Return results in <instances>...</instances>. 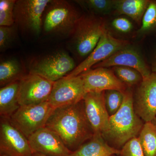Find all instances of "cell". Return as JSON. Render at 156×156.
<instances>
[{"mask_svg": "<svg viewBox=\"0 0 156 156\" xmlns=\"http://www.w3.org/2000/svg\"><path fill=\"white\" fill-rule=\"evenodd\" d=\"M45 127L58 134L72 152L95 134L86 115L83 99L77 103L54 108Z\"/></svg>", "mask_w": 156, "mask_h": 156, "instance_id": "obj_1", "label": "cell"}, {"mask_svg": "<svg viewBox=\"0 0 156 156\" xmlns=\"http://www.w3.org/2000/svg\"><path fill=\"white\" fill-rule=\"evenodd\" d=\"M133 101V89L128 88L119 110L110 117L108 131L102 134L109 145L116 149L120 150L130 140L138 137L145 123L134 112Z\"/></svg>", "mask_w": 156, "mask_h": 156, "instance_id": "obj_2", "label": "cell"}, {"mask_svg": "<svg viewBox=\"0 0 156 156\" xmlns=\"http://www.w3.org/2000/svg\"><path fill=\"white\" fill-rule=\"evenodd\" d=\"M80 17L68 2L50 0L43 16L42 30L47 34L71 35Z\"/></svg>", "mask_w": 156, "mask_h": 156, "instance_id": "obj_3", "label": "cell"}, {"mask_svg": "<svg viewBox=\"0 0 156 156\" xmlns=\"http://www.w3.org/2000/svg\"><path fill=\"white\" fill-rule=\"evenodd\" d=\"M106 30L102 18L92 15L81 16L71 34L73 44L78 55L87 58Z\"/></svg>", "mask_w": 156, "mask_h": 156, "instance_id": "obj_4", "label": "cell"}, {"mask_svg": "<svg viewBox=\"0 0 156 156\" xmlns=\"http://www.w3.org/2000/svg\"><path fill=\"white\" fill-rule=\"evenodd\" d=\"M54 108L48 101L20 106L9 120L28 139L36 131L45 127Z\"/></svg>", "mask_w": 156, "mask_h": 156, "instance_id": "obj_5", "label": "cell"}, {"mask_svg": "<svg viewBox=\"0 0 156 156\" xmlns=\"http://www.w3.org/2000/svg\"><path fill=\"white\" fill-rule=\"evenodd\" d=\"M50 0H18L14 6L15 23L23 31L35 36L41 33L44 13Z\"/></svg>", "mask_w": 156, "mask_h": 156, "instance_id": "obj_6", "label": "cell"}, {"mask_svg": "<svg viewBox=\"0 0 156 156\" xmlns=\"http://www.w3.org/2000/svg\"><path fill=\"white\" fill-rule=\"evenodd\" d=\"M76 67L74 61L68 54L58 52L34 61L29 73L55 82L67 76Z\"/></svg>", "mask_w": 156, "mask_h": 156, "instance_id": "obj_7", "label": "cell"}, {"mask_svg": "<svg viewBox=\"0 0 156 156\" xmlns=\"http://www.w3.org/2000/svg\"><path fill=\"white\" fill-rule=\"evenodd\" d=\"M86 94L81 75L66 76L54 82L48 102L56 108L78 103L83 99Z\"/></svg>", "mask_w": 156, "mask_h": 156, "instance_id": "obj_8", "label": "cell"}, {"mask_svg": "<svg viewBox=\"0 0 156 156\" xmlns=\"http://www.w3.org/2000/svg\"><path fill=\"white\" fill-rule=\"evenodd\" d=\"M133 105L135 113L144 122L156 118V73H152L136 86Z\"/></svg>", "mask_w": 156, "mask_h": 156, "instance_id": "obj_9", "label": "cell"}, {"mask_svg": "<svg viewBox=\"0 0 156 156\" xmlns=\"http://www.w3.org/2000/svg\"><path fill=\"white\" fill-rule=\"evenodd\" d=\"M54 83L37 75L30 73L26 75L19 81L20 106L48 101Z\"/></svg>", "mask_w": 156, "mask_h": 156, "instance_id": "obj_10", "label": "cell"}, {"mask_svg": "<svg viewBox=\"0 0 156 156\" xmlns=\"http://www.w3.org/2000/svg\"><path fill=\"white\" fill-rule=\"evenodd\" d=\"M129 45L130 42L116 38L106 30L92 53L66 76H75L91 69L95 65Z\"/></svg>", "mask_w": 156, "mask_h": 156, "instance_id": "obj_11", "label": "cell"}, {"mask_svg": "<svg viewBox=\"0 0 156 156\" xmlns=\"http://www.w3.org/2000/svg\"><path fill=\"white\" fill-rule=\"evenodd\" d=\"M28 139L11 124L1 118L0 154L7 156H32Z\"/></svg>", "mask_w": 156, "mask_h": 156, "instance_id": "obj_12", "label": "cell"}, {"mask_svg": "<svg viewBox=\"0 0 156 156\" xmlns=\"http://www.w3.org/2000/svg\"><path fill=\"white\" fill-rule=\"evenodd\" d=\"M33 153L46 156H68L72 152L58 134L47 127H43L28 138Z\"/></svg>", "mask_w": 156, "mask_h": 156, "instance_id": "obj_13", "label": "cell"}, {"mask_svg": "<svg viewBox=\"0 0 156 156\" xmlns=\"http://www.w3.org/2000/svg\"><path fill=\"white\" fill-rule=\"evenodd\" d=\"M86 92H101L115 90L125 93L128 89L109 68L90 69L81 74Z\"/></svg>", "mask_w": 156, "mask_h": 156, "instance_id": "obj_14", "label": "cell"}, {"mask_svg": "<svg viewBox=\"0 0 156 156\" xmlns=\"http://www.w3.org/2000/svg\"><path fill=\"white\" fill-rule=\"evenodd\" d=\"M85 112L94 133L105 134L109 128L110 116L105 102V91L89 92L83 98Z\"/></svg>", "mask_w": 156, "mask_h": 156, "instance_id": "obj_15", "label": "cell"}, {"mask_svg": "<svg viewBox=\"0 0 156 156\" xmlns=\"http://www.w3.org/2000/svg\"><path fill=\"white\" fill-rule=\"evenodd\" d=\"M115 66H127L134 68L140 73L143 79L152 73L139 51L130 45L120 49L108 58L95 65L92 68L94 69Z\"/></svg>", "mask_w": 156, "mask_h": 156, "instance_id": "obj_16", "label": "cell"}, {"mask_svg": "<svg viewBox=\"0 0 156 156\" xmlns=\"http://www.w3.org/2000/svg\"><path fill=\"white\" fill-rule=\"evenodd\" d=\"M120 150L110 146L101 133H95L91 139L85 142L68 156H111L119 155Z\"/></svg>", "mask_w": 156, "mask_h": 156, "instance_id": "obj_17", "label": "cell"}, {"mask_svg": "<svg viewBox=\"0 0 156 156\" xmlns=\"http://www.w3.org/2000/svg\"><path fill=\"white\" fill-rule=\"evenodd\" d=\"M19 81L1 88L0 115L1 118L9 119L19 108L18 101Z\"/></svg>", "mask_w": 156, "mask_h": 156, "instance_id": "obj_18", "label": "cell"}, {"mask_svg": "<svg viewBox=\"0 0 156 156\" xmlns=\"http://www.w3.org/2000/svg\"><path fill=\"white\" fill-rule=\"evenodd\" d=\"M150 0H115L114 12L126 15L140 24Z\"/></svg>", "mask_w": 156, "mask_h": 156, "instance_id": "obj_19", "label": "cell"}, {"mask_svg": "<svg viewBox=\"0 0 156 156\" xmlns=\"http://www.w3.org/2000/svg\"><path fill=\"white\" fill-rule=\"evenodd\" d=\"M26 75L23 73L21 64L15 59L1 62L0 64V86L1 88L20 80Z\"/></svg>", "mask_w": 156, "mask_h": 156, "instance_id": "obj_20", "label": "cell"}, {"mask_svg": "<svg viewBox=\"0 0 156 156\" xmlns=\"http://www.w3.org/2000/svg\"><path fill=\"white\" fill-rule=\"evenodd\" d=\"M138 138L145 156H156V129L151 122L144 123Z\"/></svg>", "mask_w": 156, "mask_h": 156, "instance_id": "obj_21", "label": "cell"}, {"mask_svg": "<svg viewBox=\"0 0 156 156\" xmlns=\"http://www.w3.org/2000/svg\"><path fill=\"white\" fill-rule=\"evenodd\" d=\"M117 78L127 86L128 88L139 85L143 80L140 73L132 68L124 66L112 67Z\"/></svg>", "mask_w": 156, "mask_h": 156, "instance_id": "obj_22", "label": "cell"}, {"mask_svg": "<svg viewBox=\"0 0 156 156\" xmlns=\"http://www.w3.org/2000/svg\"><path fill=\"white\" fill-rule=\"evenodd\" d=\"M155 32H156V0H150L143 17L141 26L136 33L140 36H143Z\"/></svg>", "mask_w": 156, "mask_h": 156, "instance_id": "obj_23", "label": "cell"}, {"mask_svg": "<svg viewBox=\"0 0 156 156\" xmlns=\"http://www.w3.org/2000/svg\"><path fill=\"white\" fill-rule=\"evenodd\" d=\"M76 2L94 14L106 15L114 11L115 0H86Z\"/></svg>", "mask_w": 156, "mask_h": 156, "instance_id": "obj_24", "label": "cell"}, {"mask_svg": "<svg viewBox=\"0 0 156 156\" xmlns=\"http://www.w3.org/2000/svg\"><path fill=\"white\" fill-rule=\"evenodd\" d=\"M124 93L115 90L105 91V102L107 111L110 117L119 110L122 105Z\"/></svg>", "mask_w": 156, "mask_h": 156, "instance_id": "obj_25", "label": "cell"}, {"mask_svg": "<svg viewBox=\"0 0 156 156\" xmlns=\"http://www.w3.org/2000/svg\"><path fill=\"white\" fill-rule=\"evenodd\" d=\"M16 1H0V26H11L15 24L14 8Z\"/></svg>", "mask_w": 156, "mask_h": 156, "instance_id": "obj_26", "label": "cell"}, {"mask_svg": "<svg viewBox=\"0 0 156 156\" xmlns=\"http://www.w3.org/2000/svg\"><path fill=\"white\" fill-rule=\"evenodd\" d=\"M17 26H0V50L4 51L9 48L16 36Z\"/></svg>", "mask_w": 156, "mask_h": 156, "instance_id": "obj_27", "label": "cell"}, {"mask_svg": "<svg viewBox=\"0 0 156 156\" xmlns=\"http://www.w3.org/2000/svg\"><path fill=\"white\" fill-rule=\"evenodd\" d=\"M119 156H145L138 137H134L126 143L120 150Z\"/></svg>", "mask_w": 156, "mask_h": 156, "instance_id": "obj_28", "label": "cell"}, {"mask_svg": "<svg viewBox=\"0 0 156 156\" xmlns=\"http://www.w3.org/2000/svg\"><path fill=\"white\" fill-rule=\"evenodd\" d=\"M113 27L119 32L127 34L132 30L133 25L131 21L125 17L115 18L112 23Z\"/></svg>", "mask_w": 156, "mask_h": 156, "instance_id": "obj_29", "label": "cell"}, {"mask_svg": "<svg viewBox=\"0 0 156 156\" xmlns=\"http://www.w3.org/2000/svg\"><path fill=\"white\" fill-rule=\"evenodd\" d=\"M151 72L156 73V51L151 64Z\"/></svg>", "mask_w": 156, "mask_h": 156, "instance_id": "obj_30", "label": "cell"}, {"mask_svg": "<svg viewBox=\"0 0 156 156\" xmlns=\"http://www.w3.org/2000/svg\"><path fill=\"white\" fill-rule=\"evenodd\" d=\"M151 122L153 125L154 127V128L156 129V118H155Z\"/></svg>", "mask_w": 156, "mask_h": 156, "instance_id": "obj_31", "label": "cell"}, {"mask_svg": "<svg viewBox=\"0 0 156 156\" xmlns=\"http://www.w3.org/2000/svg\"><path fill=\"white\" fill-rule=\"evenodd\" d=\"M32 156H46L42 154L38 153H33V154Z\"/></svg>", "mask_w": 156, "mask_h": 156, "instance_id": "obj_32", "label": "cell"}, {"mask_svg": "<svg viewBox=\"0 0 156 156\" xmlns=\"http://www.w3.org/2000/svg\"><path fill=\"white\" fill-rule=\"evenodd\" d=\"M0 156H7L4 155L0 154Z\"/></svg>", "mask_w": 156, "mask_h": 156, "instance_id": "obj_33", "label": "cell"}, {"mask_svg": "<svg viewBox=\"0 0 156 156\" xmlns=\"http://www.w3.org/2000/svg\"><path fill=\"white\" fill-rule=\"evenodd\" d=\"M117 155L114 154V155H111V156H117Z\"/></svg>", "mask_w": 156, "mask_h": 156, "instance_id": "obj_34", "label": "cell"}]
</instances>
